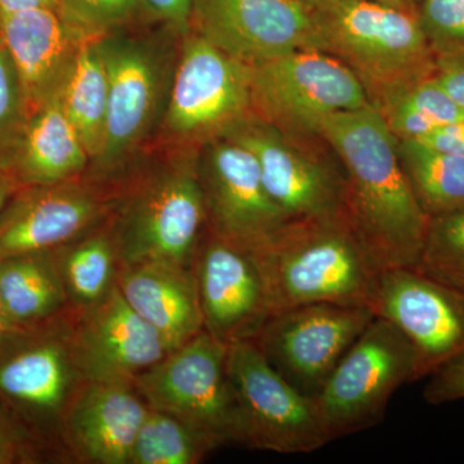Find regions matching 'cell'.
Masks as SVG:
<instances>
[{
  "label": "cell",
  "mask_w": 464,
  "mask_h": 464,
  "mask_svg": "<svg viewBox=\"0 0 464 464\" xmlns=\"http://www.w3.org/2000/svg\"><path fill=\"white\" fill-rule=\"evenodd\" d=\"M350 176L353 225L378 267L414 268L430 217L424 213L400 159L392 130L373 106L317 121Z\"/></svg>",
  "instance_id": "obj_1"
},
{
  "label": "cell",
  "mask_w": 464,
  "mask_h": 464,
  "mask_svg": "<svg viewBox=\"0 0 464 464\" xmlns=\"http://www.w3.org/2000/svg\"><path fill=\"white\" fill-rule=\"evenodd\" d=\"M87 378L74 347L72 314L18 329L0 350V409L36 463H67L65 420Z\"/></svg>",
  "instance_id": "obj_2"
},
{
  "label": "cell",
  "mask_w": 464,
  "mask_h": 464,
  "mask_svg": "<svg viewBox=\"0 0 464 464\" xmlns=\"http://www.w3.org/2000/svg\"><path fill=\"white\" fill-rule=\"evenodd\" d=\"M256 259L271 315L311 304L373 310L382 270L340 213L288 222Z\"/></svg>",
  "instance_id": "obj_3"
},
{
  "label": "cell",
  "mask_w": 464,
  "mask_h": 464,
  "mask_svg": "<svg viewBox=\"0 0 464 464\" xmlns=\"http://www.w3.org/2000/svg\"><path fill=\"white\" fill-rule=\"evenodd\" d=\"M110 222L121 265L159 261L191 268L207 231L197 158L174 154L133 164L114 183Z\"/></svg>",
  "instance_id": "obj_4"
},
{
  "label": "cell",
  "mask_w": 464,
  "mask_h": 464,
  "mask_svg": "<svg viewBox=\"0 0 464 464\" xmlns=\"http://www.w3.org/2000/svg\"><path fill=\"white\" fill-rule=\"evenodd\" d=\"M227 355V344L203 331L137 377L133 386L149 406L179 418L213 450L241 445Z\"/></svg>",
  "instance_id": "obj_5"
},
{
  "label": "cell",
  "mask_w": 464,
  "mask_h": 464,
  "mask_svg": "<svg viewBox=\"0 0 464 464\" xmlns=\"http://www.w3.org/2000/svg\"><path fill=\"white\" fill-rule=\"evenodd\" d=\"M415 381L417 360L411 342L395 324L375 316L315 398L329 440L380 424L396 391Z\"/></svg>",
  "instance_id": "obj_6"
},
{
  "label": "cell",
  "mask_w": 464,
  "mask_h": 464,
  "mask_svg": "<svg viewBox=\"0 0 464 464\" xmlns=\"http://www.w3.org/2000/svg\"><path fill=\"white\" fill-rule=\"evenodd\" d=\"M326 44L377 79L408 83L435 72L436 54L411 8L381 0H310Z\"/></svg>",
  "instance_id": "obj_7"
},
{
  "label": "cell",
  "mask_w": 464,
  "mask_h": 464,
  "mask_svg": "<svg viewBox=\"0 0 464 464\" xmlns=\"http://www.w3.org/2000/svg\"><path fill=\"white\" fill-rule=\"evenodd\" d=\"M227 369L239 409L241 445L308 454L331 442L315 399L295 389L253 341L228 346Z\"/></svg>",
  "instance_id": "obj_8"
},
{
  "label": "cell",
  "mask_w": 464,
  "mask_h": 464,
  "mask_svg": "<svg viewBox=\"0 0 464 464\" xmlns=\"http://www.w3.org/2000/svg\"><path fill=\"white\" fill-rule=\"evenodd\" d=\"M99 47L109 79L108 121L102 151L87 176L114 185L160 115L166 63L154 45L130 36L109 34Z\"/></svg>",
  "instance_id": "obj_9"
},
{
  "label": "cell",
  "mask_w": 464,
  "mask_h": 464,
  "mask_svg": "<svg viewBox=\"0 0 464 464\" xmlns=\"http://www.w3.org/2000/svg\"><path fill=\"white\" fill-rule=\"evenodd\" d=\"M374 317L371 307L304 304L273 314L253 342L290 384L315 399Z\"/></svg>",
  "instance_id": "obj_10"
},
{
  "label": "cell",
  "mask_w": 464,
  "mask_h": 464,
  "mask_svg": "<svg viewBox=\"0 0 464 464\" xmlns=\"http://www.w3.org/2000/svg\"><path fill=\"white\" fill-rule=\"evenodd\" d=\"M252 105V66L199 33L188 36L168 91L163 114L167 136L190 141L227 130Z\"/></svg>",
  "instance_id": "obj_11"
},
{
  "label": "cell",
  "mask_w": 464,
  "mask_h": 464,
  "mask_svg": "<svg viewBox=\"0 0 464 464\" xmlns=\"http://www.w3.org/2000/svg\"><path fill=\"white\" fill-rule=\"evenodd\" d=\"M207 231L258 257L289 219L266 188L257 159L240 143H210L197 159Z\"/></svg>",
  "instance_id": "obj_12"
},
{
  "label": "cell",
  "mask_w": 464,
  "mask_h": 464,
  "mask_svg": "<svg viewBox=\"0 0 464 464\" xmlns=\"http://www.w3.org/2000/svg\"><path fill=\"white\" fill-rule=\"evenodd\" d=\"M192 23L216 47L250 66L326 45L310 0H194Z\"/></svg>",
  "instance_id": "obj_13"
},
{
  "label": "cell",
  "mask_w": 464,
  "mask_h": 464,
  "mask_svg": "<svg viewBox=\"0 0 464 464\" xmlns=\"http://www.w3.org/2000/svg\"><path fill=\"white\" fill-rule=\"evenodd\" d=\"M375 316L404 333L414 348L417 381L464 356V292L415 268L381 271Z\"/></svg>",
  "instance_id": "obj_14"
},
{
  "label": "cell",
  "mask_w": 464,
  "mask_h": 464,
  "mask_svg": "<svg viewBox=\"0 0 464 464\" xmlns=\"http://www.w3.org/2000/svg\"><path fill=\"white\" fill-rule=\"evenodd\" d=\"M114 186L84 176L24 186L0 210V259L56 249L108 219Z\"/></svg>",
  "instance_id": "obj_15"
},
{
  "label": "cell",
  "mask_w": 464,
  "mask_h": 464,
  "mask_svg": "<svg viewBox=\"0 0 464 464\" xmlns=\"http://www.w3.org/2000/svg\"><path fill=\"white\" fill-rule=\"evenodd\" d=\"M252 99L266 114L310 130L326 116L371 105L357 76L320 50L252 66Z\"/></svg>",
  "instance_id": "obj_16"
},
{
  "label": "cell",
  "mask_w": 464,
  "mask_h": 464,
  "mask_svg": "<svg viewBox=\"0 0 464 464\" xmlns=\"http://www.w3.org/2000/svg\"><path fill=\"white\" fill-rule=\"evenodd\" d=\"M191 270L204 331L227 346L255 340L271 316L264 275L255 256L206 231Z\"/></svg>",
  "instance_id": "obj_17"
},
{
  "label": "cell",
  "mask_w": 464,
  "mask_h": 464,
  "mask_svg": "<svg viewBox=\"0 0 464 464\" xmlns=\"http://www.w3.org/2000/svg\"><path fill=\"white\" fill-rule=\"evenodd\" d=\"M74 347L88 382L133 384L170 348L125 302L118 286L87 310L72 313Z\"/></svg>",
  "instance_id": "obj_18"
},
{
  "label": "cell",
  "mask_w": 464,
  "mask_h": 464,
  "mask_svg": "<svg viewBox=\"0 0 464 464\" xmlns=\"http://www.w3.org/2000/svg\"><path fill=\"white\" fill-rule=\"evenodd\" d=\"M226 137L253 152L268 194L289 221L342 212L344 192L333 174L290 148L268 125L240 121Z\"/></svg>",
  "instance_id": "obj_19"
},
{
  "label": "cell",
  "mask_w": 464,
  "mask_h": 464,
  "mask_svg": "<svg viewBox=\"0 0 464 464\" xmlns=\"http://www.w3.org/2000/svg\"><path fill=\"white\" fill-rule=\"evenodd\" d=\"M0 41L16 67L27 116L54 99L85 39L54 8L0 9Z\"/></svg>",
  "instance_id": "obj_20"
},
{
  "label": "cell",
  "mask_w": 464,
  "mask_h": 464,
  "mask_svg": "<svg viewBox=\"0 0 464 464\" xmlns=\"http://www.w3.org/2000/svg\"><path fill=\"white\" fill-rule=\"evenodd\" d=\"M149 409L133 384L87 382L65 420L70 463L130 464Z\"/></svg>",
  "instance_id": "obj_21"
},
{
  "label": "cell",
  "mask_w": 464,
  "mask_h": 464,
  "mask_svg": "<svg viewBox=\"0 0 464 464\" xmlns=\"http://www.w3.org/2000/svg\"><path fill=\"white\" fill-rule=\"evenodd\" d=\"M116 286L130 308L167 342L170 351L204 331L190 267L159 261L121 265Z\"/></svg>",
  "instance_id": "obj_22"
},
{
  "label": "cell",
  "mask_w": 464,
  "mask_h": 464,
  "mask_svg": "<svg viewBox=\"0 0 464 464\" xmlns=\"http://www.w3.org/2000/svg\"><path fill=\"white\" fill-rule=\"evenodd\" d=\"M20 188L53 185L87 174L91 158L56 97L27 116L16 141L0 158Z\"/></svg>",
  "instance_id": "obj_23"
},
{
  "label": "cell",
  "mask_w": 464,
  "mask_h": 464,
  "mask_svg": "<svg viewBox=\"0 0 464 464\" xmlns=\"http://www.w3.org/2000/svg\"><path fill=\"white\" fill-rule=\"evenodd\" d=\"M0 304L17 329L32 328L69 310L53 249L0 259Z\"/></svg>",
  "instance_id": "obj_24"
},
{
  "label": "cell",
  "mask_w": 464,
  "mask_h": 464,
  "mask_svg": "<svg viewBox=\"0 0 464 464\" xmlns=\"http://www.w3.org/2000/svg\"><path fill=\"white\" fill-rule=\"evenodd\" d=\"M53 256L72 313L94 306L115 288L121 259L110 217L53 249Z\"/></svg>",
  "instance_id": "obj_25"
},
{
  "label": "cell",
  "mask_w": 464,
  "mask_h": 464,
  "mask_svg": "<svg viewBox=\"0 0 464 464\" xmlns=\"http://www.w3.org/2000/svg\"><path fill=\"white\" fill-rule=\"evenodd\" d=\"M99 41L83 43L56 96L83 141L91 164L105 143L109 109L108 72Z\"/></svg>",
  "instance_id": "obj_26"
},
{
  "label": "cell",
  "mask_w": 464,
  "mask_h": 464,
  "mask_svg": "<svg viewBox=\"0 0 464 464\" xmlns=\"http://www.w3.org/2000/svg\"><path fill=\"white\" fill-rule=\"evenodd\" d=\"M400 159L415 198L427 216L464 210V158L402 140Z\"/></svg>",
  "instance_id": "obj_27"
},
{
  "label": "cell",
  "mask_w": 464,
  "mask_h": 464,
  "mask_svg": "<svg viewBox=\"0 0 464 464\" xmlns=\"http://www.w3.org/2000/svg\"><path fill=\"white\" fill-rule=\"evenodd\" d=\"M402 140H418L444 125L464 121V110L450 99L435 75L401 83L384 116Z\"/></svg>",
  "instance_id": "obj_28"
},
{
  "label": "cell",
  "mask_w": 464,
  "mask_h": 464,
  "mask_svg": "<svg viewBox=\"0 0 464 464\" xmlns=\"http://www.w3.org/2000/svg\"><path fill=\"white\" fill-rule=\"evenodd\" d=\"M210 451L206 440L188 424L150 406L130 464H198Z\"/></svg>",
  "instance_id": "obj_29"
},
{
  "label": "cell",
  "mask_w": 464,
  "mask_h": 464,
  "mask_svg": "<svg viewBox=\"0 0 464 464\" xmlns=\"http://www.w3.org/2000/svg\"><path fill=\"white\" fill-rule=\"evenodd\" d=\"M415 270L464 292V210L431 217Z\"/></svg>",
  "instance_id": "obj_30"
},
{
  "label": "cell",
  "mask_w": 464,
  "mask_h": 464,
  "mask_svg": "<svg viewBox=\"0 0 464 464\" xmlns=\"http://www.w3.org/2000/svg\"><path fill=\"white\" fill-rule=\"evenodd\" d=\"M142 0H60L57 11L85 39L99 41L132 20Z\"/></svg>",
  "instance_id": "obj_31"
},
{
  "label": "cell",
  "mask_w": 464,
  "mask_h": 464,
  "mask_svg": "<svg viewBox=\"0 0 464 464\" xmlns=\"http://www.w3.org/2000/svg\"><path fill=\"white\" fill-rule=\"evenodd\" d=\"M417 14L436 56L464 52V0H420Z\"/></svg>",
  "instance_id": "obj_32"
},
{
  "label": "cell",
  "mask_w": 464,
  "mask_h": 464,
  "mask_svg": "<svg viewBox=\"0 0 464 464\" xmlns=\"http://www.w3.org/2000/svg\"><path fill=\"white\" fill-rule=\"evenodd\" d=\"M26 119L25 97L16 67L0 41V158L16 141Z\"/></svg>",
  "instance_id": "obj_33"
},
{
  "label": "cell",
  "mask_w": 464,
  "mask_h": 464,
  "mask_svg": "<svg viewBox=\"0 0 464 464\" xmlns=\"http://www.w3.org/2000/svg\"><path fill=\"white\" fill-rule=\"evenodd\" d=\"M423 398L432 405L448 404L464 399V356L430 375Z\"/></svg>",
  "instance_id": "obj_34"
},
{
  "label": "cell",
  "mask_w": 464,
  "mask_h": 464,
  "mask_svg": "<svg viewBox=\"0 0 464 464\" xmlns=\"http://www.w3.org/2000/svg\"><path fill=\"white\" fill-rule=\"evenodd\" d=\"M433 75L450 99L464 110V52L438 54Z\"/></svg>",
  "instance_id": "obj_35"
},
{
  "label": "cell",
  "mask_w": 464,
  "mask_h": 464,
  "mask_svg": "<svg viewBox=\"0 0 464 464\" xmlns=\"http://www.w3.org/2000/svg\"><path fill=\"white\" fill-rule=\"evenodd\" d=\"M142 7L179 33H188L194 14V0H142Z\"/></svg>",
  "instance_id": "obj_36"
},
{
  "label": "cell",
  "mask_w": 464,
  "mask_h": 464,
  "mask_svg": "<svg viewBox=\"0 0 464 464\" xmlns=\"http://www.w3.org/2000/svg\"><path fill=\"white\" fill-rule=\"evenodd\" d=\"M0 464H36L32 451L0 409Z\"/></svg>",
  "instance_id": "obj_37"
},
{
  "label": "cell",
  "mask_w": 464,
  "mask_h": 464,
  "mask_svg": "<svg viewBox=\"0 0 464 464\" xmlns=\"http://www.w3.org/2000/svg\"><path fill=\"white\" fill-rule=\"evenodd\" d=\"M415 141L438 151L464 158V121L440 127Z\"/></svg>",
  "instance_id": "obj_38"
},
{
  "label": "cell",
  "mask_w": 464,
  "mask_h": 464,
  "mask_svg": "<svg viewBox=\"0 0 464 464\" xmlns=\"http://www.w3.org/2000/svg\"><path fill=\"white\" fill-rule=\"evenodd\" d=\"M60 0H0L2 11H21L29 8H54L57 9Z\"/></svg>",
  "instance_id": "obj_39"
},
{
  "label": "cell",
  "mask_w": 464,
  "mask_h": 464,
  "mask_svg": "<svg viewBox=\"0 0 464 464\" xmlns=\"http://www.w3.org/2000/svg\"><path fill=\"white\" fill-rule=\"evenodd\" d=\"M20 188L17 182L14 181L12 174L5 169V167L0 166V210L5 208L7 201L11 199L12 195Z\"/></svg>",
  "instance_id": "obj_40"
},
{
  "label": "cell",
  "mask_w": 464,
  "mask_h": 464,
  "mask_svg": "<svg viewBox=\"0 0 464 464\" xmlns=\"http://www.w3.org/2000/svg\"><path fill=\"white\" fill-rule=\"evenodd\" d=\"M16 331H18V329L9 322L5 310H3L2 304H0V350L7 343L9 338H11Z\"/></svg>",
  "instance_id": "obj_41"
},
{
  "label": "cell",
  "mask_w": 464,
  "mask_h": 464,
  "mask_svg": "<svg viewBox=\"0 0 464 464\" xmlns=\"http://www.w3.org/2000/svg\"><path fill=\"white\" fill-rule=\"evenodd\" d=\"M381 2L389 3V5H396V7L411 8L408 0H381Z\"/></svg>",
  "instance_id": "obj_42"
},
{
  "label": "cell",
  "mask_w": 464,
  "mask_h": 464,
  "mask_svg": "<svg viewBox=\"0 0 464 464\" xmlns=\"http://www.w3.org/2000/svg\"><path fill=\"white\" fill-rule=\"evenodd\" d=\"M409 5H420V0H408Z\"/></svg>",
  "instance_id": "obj_43"
}]
</instances>
